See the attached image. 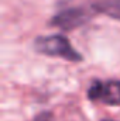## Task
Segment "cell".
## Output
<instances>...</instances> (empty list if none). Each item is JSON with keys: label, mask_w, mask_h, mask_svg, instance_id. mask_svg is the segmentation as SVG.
<instances>
[{"label": "cell", "mask_w": 120, "mask_h": 121, "mask_svg": "<svg viewBox=\"0 0 120 121\" xmlns=\"http://www.w3.org/2000/svg\"><path fill=\"white\" fill-rule=\"evenodd\" d=\"M34 51H37L42 55L57 56V58H62L65 60H71V62L82 60V55L72 47L71 41L60 34L35 38Z\"/></svg>", "instance_id": "cell-1"}, {"label": "cell", "mask_w": 120, "mask_h": 121, "mask_svg": "<svg viewBox=\"0 0 120 121\" xmlns=\"http://www.w3.org/2000/svg\"><path fill=\"white\" fill-rule=\"evenodd\" d=\"M90 9L120 21V0H92Z\"/></svg>", "instance_id": "cell-4"}, {"label": "cell", "mask_w": 120, "mask_h": 121, "mask_svg": "<svg viewBox=\"0 0 120 121\" xmlns=\"http://www.w3.org/2000/svg\"><path fill=\"white\" fill-rule=\"evenodd\" d=\"M103 121H112V120H103Z\"/></svg>", "instance_id": "cell-6"}, {"label": "cell", "mask_w": 120, "mask_h": 121, "mask_svg": "<svg viewBox=\"0 0 120 121\" xmlns=\"http://www.w3.org/2000/svg\"><path fill=\"white\" fill-rule=\"evenodd\" d=\"M88 97L110 106L120 104V80H93L88 89Z\"/></svg>", "instance_id": "cell-2"}, {"label": "cell", "mask_w": 120, "mask_h": 121, "mask_svg": "<svg viewBox=\"0 0 120 121\" xmlns=\"http://www.w3.org/2000/svg\"><path fill=\"white\" fill-rule=\"evenodd\" d=\"M89 18L90 14L85 9H82V7H69V9H64V10L58 11L52 17L51 24L64 31H71L86 24L89 21Z\"/></svg>", "instance_id": "cell-3"}, {"label": "cell", "mask_w": 120, "mask_h": 121, "mask_svg": "<svg viewBox=\"0 0 120 121\" xmlns=\"http://www.w3.org/2000/svg\"><path fill=\"white\" fill-rule=\"evenodd\" d=\"M32 121H54V118H52V114L51 113H41V114H38Z\"/></svg>", "instance_id": "cell-5"}]
</instances>
